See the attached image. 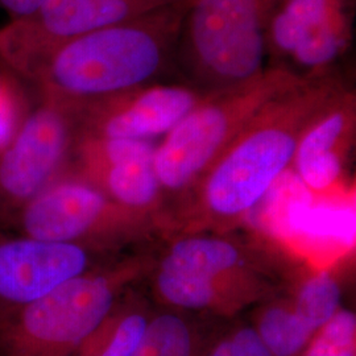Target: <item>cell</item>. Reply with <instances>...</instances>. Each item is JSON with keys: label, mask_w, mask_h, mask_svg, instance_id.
<instances>
[{"label": "cell", "mask_w": 356, "mask_h": 356, "mask_svg": "<svg viewBox=\"0 0 356 356\" xmlns=\"http://www.w3.org/2000/svg\"><path fill=\"white\" fill-rule=\"evenodd\" d=\"M342 86L332 73L305 81L268 103L191 191L194 204L179 231L225 229L244 220L292 166L306 126Z\"/></svg>", "instance_id": "6da1fadb"}, {"label": "cell", "mask_w": 356, "mask_h": 356, "mask_svg": "<svg viewBox=\"0 0 356 356\" xmlns=\"http://www.w3.org/2000/svg\"><path fill=\"white\" fill-rule=\"evenodd\" d=\"M188 0L104 26L51 51L26 76L38 99L81 108L156 81L175 64Z\"/></svg>", "instance_id": "7a4b0ae2"}, {"label": "cell", "mask_w": 356, "mask_h": 356, "mask_svg": "<svg viewBox=\"0 0 356 356\" xmlns=\"http://www.w3.org/2000/svg\"><path fill=\"white\" fill-rule=\"evenodd\" d=\"M156 257L116 254L26 305L0 314V356H74Z\"/></svg>", "instance_id": "3957f363"}, {"label": "cell", "mask_w": 356, "mask_h": 356, "mask_svg": "<svg viewBox=\"0 0 356 356\" xmlns=\"http://www.w3.org/2000/svg\"><path fill=\"white\" fill-rule=\"evenodd\" d=\"M305 81L267 67L252 79L209 92L156 147L153 166L163 193H191L268 103Z\"/></svg>", "instance_id": "277c9868"}, {"label": "cell", "mask_w": 356, "mask_h": 356, "mask_svg": "<svg viewBox=\"0 0 356 356\" xmlns=\"http://www.w3.org/2000/svg\"><path fill=\"white\" fill-rule=\"evenodd\" d=\"M281 0H188L175 65L188 85L213 92L267 69L266 36Z\"/></svg>", "instance_id": "5b68a950"}, {"label": "cell", "mask_w": 356, "mask_h": 356, "mask_svg": "<svg viewBox=\"0 0 356 356\" xmlns=\"http://www.w3.org/2000/svg\"><path fill=\"white\" fill-rule=\"evenodd\" d=\"M159 223L114 202L69 166L17 216L11 231L36 241L119 254Z\"/></svg>", "instance_id": "8992f818"}, {"label": "cell", "mask_w": 356, "mask_h": 356, "mask_svg": "<svg viewBox=\"0 0 356 356\" xmlns=\"http://www.w3.org/2000/svg\"><path fill=\"white\" fill-rule=\"evenodd\" d=\"M79 138V108L38 99L0 148V229L15 220L72 164Z\"/></svg>", "instance_id": "52a82bcc"}, {"label": "cell", "mask_w": 356, "mask_h": 356, "mask_svg": "<svg viewBox=\"0 0 356 356\" xmlns=\"http://www.w3.org/2000/svg\"><path fill=\"white\" fill-rule=\"evenodd\" d=\"M179 0H44L35 13L0 26V63L26 79L65 42L153 13Z\"/></svg>", "instance_id": "ba28073f"}, {"label": "cell", "mask_w": 356, "mask_h": 356, "mask_svg": "<svg viewBox=\"0 0 356 356\" xmlns=\"http://www.w3.org/2000/svg\"><path fill=\"white\" fill-rule=\"evenodd\" d=\"M353 0H281L267 28V67L302 81L334 73L353 42Z\"/></svg>", "instance_id": "9c48e42d"}, {"label": "cell", "mask_w": 356, "mask_h": 356, "mask_svg": "<svg viewBox=\"0 0 356 356\" xmlns=\"http://www.w3.org/2000/svg\"><path fill=\"white\" fill-rule=\"evenodd\" d=\"M209 92L191 85L151 83L79 110V136L149 140L165 136Z\"/></svg>", "instance_id": "30bf717a"}, {"label": "cell", "mask_w": 356, "mask_h": 356, "mask_svg": "<svg viewBox=\"0 0 356 356\" xmlns=\"http://www.w3.org/2000/svg\"><path fill=\"white\" fill-rule=\"evenodd\" d=\"M114 254L0 229V314L26 305Z\"/></svg>", "instance_id": "8fae6325"}, {"label": "cell", "mask_w": 356, "mask_h": 356, "mask_svg": "<svg viewBox=\"0 0 356 356\" xmlns=\"http://www.w3.org/2000/svg\"><path fill=\"white\" fill-rule=\"evenodd\" d=\"M156 268L250 288L269 297L280 292L275 276L277 269L269 251L225 234L181 232L156 259Z\"/></svg>", "instance_id": "7c38bea8"}, {"label": "cell", "mask_w": 356, "mask_h": 356, "mask_svg": "<svg viewBox=\"0 0 356 356\" xmlns=\"http://www.w3.org/2000/svg\"><path fill=\"white\" fill-rule=\"evenodd\" d=\"M355 129V94L342 86L312 118L293 157V170L312 193H329L341 185Z\"/></svg>", "instance_id": "4fadbf2b"}, {"label": "cell", "mask_w": 356, "mask_h": 356, "mask_svg": "<svg viewBox=\"0 0 356 356\" xmlns=\"http://www.w3.org/2000/svg\"><path fill=\"white\" fill-rule=\"evenodd\" d=\"M149 277L159 301L177 312H198L229 318L248 306L273 298L250 288L172 273L156 266Z\"/></svg>", "instance_id": "5bb4252c"}, {"label": "cell", "mask_w": 356, "mask_h": 356, "mask_svg": "<svg viewBox=\"0 0 356 356\" xmlns=\"http://www.w3.org/2000/svg\"><path fill=\"white\" fill-rule=\"evenodd\" d=\"M153 159H128L79 175L89 179L116 204L160 225L163 223L164 193L154 172Z\"/></svg>", "instance_id": "9a60e30c"}, {"label": "cell", "mask_w": 356, "mask_h": 356, "mask_svg": "<svg viewBox=\"0 0 356 356\" xmlns=\"http://www.w3.org/2000/svg\"><path fill=\"white\" fill-rule=\"evenodd\" d=\"M313 202L312 191L293 170L286 169L248 213L256 229L277 241L293 239Z\"/></svg>", "instance_id": "2e32d148"}, {"label": "cell", "mask_w": 356, "mask_h": 356, "mask_svg": "<svg viewBox=\"0 0 356 356\" xmlns=\"http://www.w3.org/2000/svg\"><path fill=\"white\" fill-rule=\"evenodd\" d=\"M151 316L145 300L131 289L74 356H132Z\"/></svg>", "instance_id": "e0dca14e"}, {"label": "cell", "mask_w": 356, "mask_h": 356, "mask_svg": "<svg viewBox=\"0 0 356 356\" xmlns=\"http://www.w3.org/2000/svg\"><path fill=\"white\" fill-rule=\"evenodd\" d=\"M272 356H300L316 332L298 317L291 297H279L259 304L254 325Z\"/></svg>", "instance_id": "ac0fdd59"}, {"label": "cell", "mask_w": 356, "mask_h": 356, "mask_svg": "<svg viewBox=\"0 0 356 356\" xmlns=\"http://www.w3.org/2000/svg\"><path fill=\"white\" fill-rule=\"evenodd\" d=\"M197 325L177 310L152 314L132 356H204Z\"/></svg>", "instance_id": "d6986e66"}, {"label": "cell", "mask_w": 356, "mask_h": 356, "mask_svg": "<svg viewBox=\"0 0 356 356\" xmlns=\"http://www.w3.org/2000/svg\"><path fill=\"white\" fill-rule=\"evenodd\" d=\"M291 300L298 317L316 332L342 309V289L330 270H319L300 284Z\"/></svg>", "instance_id": "ffe728a7"}, {"label": "cell", "mask_w": 356, "mask_h": 356, "mask_svg": "<svg viewBox=\"0 0 356 356\" xmlns=\"http://www.w3.org/2000/svg\"><path fill=\"white\" fill-rule=\"evenodd\" d=\"M300 356H356V316L341 309L316 331Z\"/></svg>", "instance_id": "44dd1931"}, {"label": "cell", "mask_w": 356, "mask_h": 356, "mask_svg": "<svg viewBox=\"0 0 356 356\" xmlns=\"http://www.w3.org/2000/svg\"><path fill=\"white\" fill-rule=\"evenodd\" d=\"M28 111L19 90L0 74V148L13 138Z\"/></svg>", "instance_id": "7402d4cb"}, {"label": "cell", "mask_w": 356, "mask_h": 356, "mask_svg": "<svg viewBox=\"0 0 356 356\" xmlns=\"http://www.w3.org/2000/svg\"><path fill=\"white\" fill-rule=\"evenodd\" d=\"M204 356H272L252 326L227 332Z\"/></svg>", "instance_id": "603a6c76"}, {"label": "cell", "mask_w": 356, "mask_h": 356, "mask_svg": "<svg viewBox=\"0 0 356 356\" xmlns=\"http://www.w3.org/2000/svg\"><path fill=\"white\" fill-rule=\"evenodd\" d=\"M44 0H0V6L11 15V20L35 13Z\"/></svg>", "instance_id": "cb8c5ba5"}]
</instances>
